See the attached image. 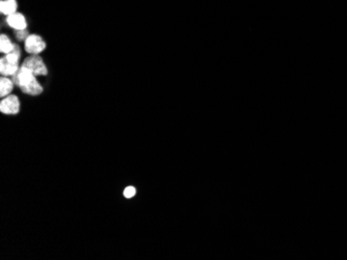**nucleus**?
<instances>
[{"label":"nucleus","mask_w":347,"mask_h":260,"mask_svg":"<svg viewBox=\"0 0 347 260\" xmlns=\"http://www.w3.org/2000/svg\"><path fill=\"white\" fill-rule=\"evenodd\" d=\"M14 82L20 86L22 92L30 96H39L43 92L36 76L24 66H21L19 73L14 76Z\"/></svg>","instance_id":"obj_1"},{"label":"nucleus","mask_w":347,"mask_h":260,"mask_svg":"<svg viewBox=\"0 0 347 260\" xmlns=\"http://www.w3.org/2000/svg\"><path fill=\"white\" fill-rule=\"evenodd\" d=\"M20 110V103L16 96H7L0 103V111L4 114H17Z\"/></svg>","instance_id":"obj_4"},{"label":"nucleus","mask_w":347,"mask_h":260,"mask_svg":"<svg viewBox=\"0 0 347 260\" xmlns=\"http://www.w3.org/2000/svg\"><path fill=\"white\" fill-rule=\"evenodd\" d=\"M18 71V64L10 63L5 57L0 60V73L4 76H14Z\"/></svg>","instance_id":"obj_6"},{"label":"nucleus","mask_w":347,"mask_h":260,"mask_svg":"<svg viewBox=\"0 0 347 260\" xmlns=\"http://www.w3.org/2000/svg\"><path fill=\"white\" fill-rule=\"evenodd\" d=\"M14 87V81L9 80L6 77H2L0 79V97H7L12 93Z\"/></svg>","instance_id":"obj_8"},{"label":"nucleus","mask_w":347,"mask_h":260,"mask_svg":"<svg viewBox=\"0 0 347 260\" xmlns=\"http://www.w3.org/2000/svg\"><path fill=\"white\" fill-rule=\"evenodd\" d=\"M16 46H14L13 43L9 41V39L5 35H1L0 37V50L2 53L8 54L15 49Z\"/></svg>","instance_id":"obj_9"},{"label":"nucleus","mask_w":347,"mask_h":260,"mask_svg":"<svg viewBox=\"0 0 347 260\" xmlns=\"http://www.w3.org/2000/svg\"><path fill=\"white\" fill-rule=\"evenodd\" d=\"M137 194V190L134 187H127L125 190H124V196L126 198H132L134 195Z\"/></svg>","instance_id":"obj_10"},{"label":"nucleus","mask_w":347,"mask_h":260,"mask_svg":"<svg viewBox=\"0 0 347 260\" xmlns=\"http://www.w3.org/2000/svg\"><path fill=\"white\" fill-rule=\"evenodd\" d=\"M28 33L27 31L24 29V30H17V33H16V37L18 40L20 41H23V40H26L28 38Z\"/></svg>","instance_id":"obj_11"},{"label":"nucleus","mask_w":347,"mask_h":260,"mask_svg":"<svg viewBox=\"0 0 347 260\" xmlns=\"http://www.w3.org/2000/svg\"><path fill=\"white\" fill-rule=\"evenodd\" d=\"M22 66L26 67V69H28L35 76L47 75V67L43 62L42 58L38 55L29 56V57H27L23 61V63H22Z\"/></svg>","instance_id":"obj_2"},{"label":"nucleus","mask_w":347,"mask_h":260,"mask_svg":"<svg viewBox=\"0 0 347 260\" xmlns=\"http://www.w3.org/2000/svg\"><path fill=\"white\" fill-rule=\"evenodd\" d=\"M17 9V2L16 0H2L1 2H0V10H1V13L4 15H12L16 13Z\"/></svg>","instance_id":"obj_7"},{"label":"nucleus","mask_w":347,"mask_h":260,"mask_svg":"<svg viewBox=\"0 0 347 260\" xmlns=\"http://www.w3.org/2000/svg\"><path fill=\"white\" fill-rule=\"evenodd\" d=\"M45 48H46V43H45L41 37L37 35L28 36L25 40V50L30 54H39Z\"/></svg>","instance_id":"obj_3"},{"label":"nucleus","mask_w":347,"mask_h":260,"mask_svg":"<svg viewBox=\"0 0 347 260\" xmlns=\"http://www.w3.org/2000/svg\"><path fill=\"white\" fill-rule=\"evenodd\" d=\"M7 24L16 30H24L26 28V21L23 15L15 13L9 15L6 19Z\"/></svg>","instance_id":"obj_5"}]
</instances>
